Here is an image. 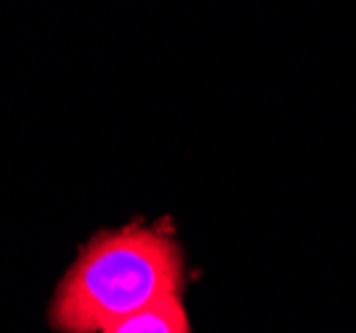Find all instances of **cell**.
<instances>
[{
    "label": "cell",
    "mask_w": 356,
    "mask_h": 333,
    "mask_svg": "<svg viewBox=\"0 0 356 333\" xmlns=\"http://www.w3.org/2000/svg\"><path fill=\"white\" fill-rule=\"evenodd\" d=\"M181 251L165 229H106L61 277L48 320L59 333H102L149 304L181 296Z\"/></svg>",
    "instance_id": "cell-1"
},
{
    "label": "cell",
    "mask_w": 356,
    "mask_h": 333,
    "mask_svg": "<svg viewBox=\"0 0 356 333\" xmlns=\"http://www.w3.org/2000/svg\"><path fill=\"white\" fill-rule=\"evenodd\" d=\"M102 333H192L181 296H168L149 304L128 318L106 325Z\"/></svg>",
    "instance_id": "cell-2"
}]
</instances>
